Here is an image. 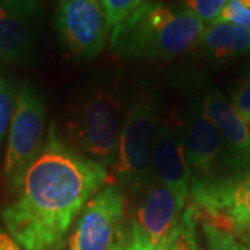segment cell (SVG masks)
Segmentation results:
<instances>
[{
	"instance_id": "6da1fadb",
	"label": "cell",
	"mask_w": 250,
	"mask_h": 250,
	"mask_svg": "<svg viewBox=\"0 0 250 250\" xmlns=\"http://www.w3.org/2000/svg\"><path fill=\"white\" fill-rule=\"evenodd\" d=\"M106 181L107 168L68 146L52 124L1 220L24 250H62L72 221Z\"/></svg>"
},
{
	"instance_id": "7a4b0ae2",
	"label": "cell",
	"mask_w": 250,
	"mask_h": 250,
	"mask_svg": "<svg viewBox=\"0 0 250 250\" xmlns=\"http://www.w3.org/2000/svg\"><path fill=\"white\" fill-rule=\"evenodd\" d=\"M205 27L190 11L152 0L111 29L110 45L126 60H171L195 47Z\"/></svg>"
},
{
	"instance_id": "3957f363",
	"label": "cell",
	"mask_w": 250,
	"mask_h": 250,
	"mask_svg": "<svg viewBox=\"0 0 250 250\" xmlns=\"http://www.w3.org/2000/svg\"><path fill=\"white\" fill-rule=\"evenodd\" d=\"M124 102L121 93L107 86L89 89L74 107L70 132L82 154L103 167L116 163Z\"/></svg>"
},
{
	"instance_id": "277c9868",
	"label": "cell",
	"mask_w": 250,
	"mask_h": 250,
	"mask_svg": "<svg viewBox=\"0 0 250 250\" xmlns=\"http://www.w3.org/2000/svg\"><path fill=\"white\" fill-rule=\"evenodd\" d=\"M157 103L149 93L131 102L124 116L118 152L113 168L120 184L139 192L152 184L153 154L159 132Z\"/></svg>"
},
{
	"instance_id": "5b68a950",
	"label": "cell",
	"mask_w": 250,
	"mask_h": 250,
	"mask_svg": "<svg viewBox=\"0 0 250 250\" xmlns=\"http://www.w3.org/2000/svg\"><path fill=\"white\" fill-rule=\"evenodd\" d=\"M46 104L41 92L22 83L16 95L4 159V182L10 192L20 189L28 168L43 149Z\"/></svg>"
},
{
	"instance_id": "8992f818",
	"label": "cell",
	"mask_w": 250,
	"mask_h": 250,
	"mask_svg": "<svg viewBox=\"0 0 250 250\" xmlns=\"http://www.w3.org/2000/svg\"><path fill=\"white\" fill-rule=\"evenodd\" d=\"M189 197L215 225L231 232L250 228V167L190 179Z\"/></svg>"
},
{
	"instance_id": "52a82bcc",
	"label": "cell",
	"mask_w": 250,
	"mask_h": 250,
	"mask_svg": "<svg viewBox=\"0 0 250 250\" xmlns=\"http://www.w3.org/2000/svg\"><path fill=\"white\" fill-rule=\"evenodd\" d=\"M56 28L64 47L81 60L102 53L110 31L102 0H59Z\"/></svg>"
},
{
	"instance_id": "ba28073f",
	"label": "cell",
	"mask_w": 250,
	"mask_h": 250,
	"mask_svg": "<svg viewBox=\"0 0 250 250\" xmlns=\"http://www.w3.org/2000/svg\"><path fill=\"white\" fill-rule=\"evenodd\" d=\"M125 205L124 190L106 185L83 207L70 239V250H110L121 221Z\"/></svg>"
},
{
	"instance_id": "9c48e42d",
	"label": "cell",
	"mask_w": 250,
	"mask_h": 250,
	"mask_svg": "<svg viewBox=\"0 0 250 250\" xmlns=\"http://www.w3.org/2000/svg\"><path fill=\"white\" fill-rule=\"evenodd\" d=\"M42 10L36 0H0V60L25 64L35 56Z\"/></svg>"
},
{
	"instance_id": "30bf717a",
	"label": "cell",
	"mask_w": 250,
	"mask_h": 250,
	"mask_svg": "<svg viewBox=\"0 0 250 250\" xmlns=\"http://www.w3.org/2000/svg\"><path fill=\"white\" fill-rule=\"evenodd\" d=\"M184 147L190 168V179L217 174V166L225 163V146L214 123L206 114L203 104L193 106L184 126Z\"/></svg>"
},
{
	"instance_id": "8fae6325",
	"label": "cell",
	"mask_w": 250,
	"mask_h": 250,
	"mask_svg": "<svg viewBox=\"0 0 250 250\" xmlns=\"http://www.w3.org/2000/svg\"><path fill=\"white\" fill-rule=\"evenodd\" d=\"M206 114L214 123L225 146V164L231 171L250 167V138L245 120L232 103L218 90H210L203 99Z\"/></svg>"
},
{
	"instance_id": "7c38bea8",
	"label": "cell",
	"mask_w": 250,
	"mask_h": 250,
	"mask_svg": "<svg viewBox=\"0 0 250 250\" xmlns=\"http://www.w3.org/2000/svg\"><path fill=\"white\" fill-rule=\"evenodd\" d=\"M154 177L168 187L185 207L190 188V168L187 160L182 136L166 123L159 126L154 154Z\"/></svg>"
},
{
	"instance_id": "4fadbf2b",
	"label": "cell",
	"mask_w": 250,
	"mask_h": 250,
	"mask_svg": "<svg viewBox=\"0 0 250 250\" xmlns=\"http://www.w3.org/2000/svg\"><path fill=\"white\" fill-rule=\"evenodd\" d=\"M184 208L170 188L154 177L146 188L143 203L138 211V223L135 224L154 246L164 248L170 233L178 225Z\"/></svg>"
},
{
	"instance_id": "5bb4252c",
	"label": "cell",
	"mask_w": 250,
	"mask_h": 250,
	"mask_svg": "<svg viewBox=\"0 0 250 250\" xmlns=\"http://www.w3.org/2000/svg\"><path fill=\"white\" fill-rule=\"evenodd\" d=\"M195 47L210 62H229L250 52V29L214 21L205 27Z\"/></svg>"
},
{
	"instance_id": "9a60e30c",
	"label": "cell",
	"mask_w": 250,
	"mask_h": 250,
	"mask_svg": "<svg viewBox=\"0 0 250 250\" xmlns=\"http://www.w3.org/2000/svg\"><path fill=\"white\" fill-rule=\"evenodd\" d=\"M197 210L188 206L182 211L178 225L170 233L163 250H203L196 238Z\"/></svg>"
},
{
	"instance_id": "2e32d148",
	"label": "cell",
	"mask_w": 250,
	"mask_h": 250,
	"mask_svg": "<svg viewBox=\"0 0 250 250\" xmlns=\"http://www.w3.org/2000/svg\"><path fill=\"white\" fill-rule=\"evenodd\" d=\"M203 233L208 250H248V246H243L233 233L225 228H221L214 223L205 220L202 224Z\"/></svg>"
},
{
	"instance_id": "e0dca14e",
	"label": "cell",
	"mask_w": 250,
	"mask_h": 250,
	"mask_svg": "<svg viewBox=\"0 0 250 250\" xmlns=\"http://www.w3.org/2000/svg\"><path fill=\"white\" fill-rule=\"evenodd\" d=\"M147 1L152 0H102L108 29H113L118 24H121L125 18L129 17Z\"/></svg>"
},
{
	"instance_id": "ac0fdd59",
	"label": "cell",
	"mask_w": 250,
	"mask_h": 250,
	"mask_svg": "<svg viewBox=\"0 0 250 250\" xmlns=\"http://www.w3.org/2000/svg\"><path fill=\"white\" fill-rule=\"evenodd\" d=\"M14 104H16V98H14L13 86L3 71L0 70V143L4 139L6 132L10 128Z\"/></svg>"
},
{
	"instance_id": "d6986e66",
	"label": "cell",
	"mask_w": 250,
	"mask_h": 250,
	"mask_svg": "<svg viewBox=\"0 0 250 250\" xmlns=\"http://www.w3.org/2000/svg\"><path fill=\"white\" fill-rule=\"evenodd\" d=\"M229 0H182V9L190 11L205 24L215 21Z\"/></svg>"
},
{
	"instance_id": "ffe728a7",
	"label": "cell",
	"mask_w": 250,
	"mask_h": 250,
	"mask_svg": "<svg viewBox=\"0 0 250 250\" xmlns=\"http://www.w3.org/2000/svg\"><path fill=\"white\" fill-rule=\"evenodd\" d=\"M215 21L231 22V24H235L238 27L250 29V10L245 7L239 0H229Z\"/></svg>"
},
{
	"instance_id": "44dd1931",
	"label": "cell",
	"mask_w": 250,
	"mask_h": 250,
	"mask_svg": "<svg viewBox=\"0 0 250 250\" xmlns=\"http://www.w3.org/2000/svg\"><path fill=\"white\" fill-rule=\"evenodd\" d=\"M232 106L243 120L250 116V77L233 93Z\"/></svg>"
},
{
	"instance_id": "7402d4cb",
	"label": "cell",
	"mask_w": 250,
	"mask_h": 250,
	"mask_svg": "<svg viewBox=\"0 0 250 250\" xmlns=\"http://www.w3.org/2000/svg\"><path fill=\"white\" fill-rule=\"evenodd\" d=\"M126 250H163V248L154 246L152 242L147 239V236L141 231V228L134 224L131 231V242L128 243Z\"/></svg>"
},
{
	"instance_id": "603a6c76",
	"label": "cell",
	"mask_w": 250,
	"mask_h": 250,
	"mask_svg": "<svg viewBox=\"0 0 250 250\" xmlns=\"http://www.w3.org/2000/svg\"><path fill=\"white\" fill-rule=\"evenodd\" d=\"M0 250H24L17 242L14 241L9 232L0 228Z\"/></svg>"
},
{
	"instance_id": "cb8c5ba5",
	"label": "cell",
	"mask_w": 250,
	"mask_h": 250,
	"mask_svg": "<svg viewBox=\"0 0 250 250\" xmlns=\"http://www.w3.org/2000/svg\"><path fill=\"white\" fill-rule=\"evenodd\" d=\"M110 250H126V246H125L124 242L121 241V239H118Z\"/></svg>"
},
{
	"instance_id": "d4e9b609",
	"label": "cell",
	"mask_w": 250,
	"mask_h": 250,
	"mask_svg": "<svg viewBox=\"0 0 250 250\" xmlns=\"http://www.w3.org/2000/svg\"><path fill=\"white\" fill-rule=\"evenodd\" d=\"M245 124H246V129H248V134L250 138V116L248 118H245Z\"/></svg>"
},
{
	"instance_id": "484cf974",
	"label": "cell",
	"mask_w": 250,
	"mask_h": 250,
	"mask_svg": "<svg viewBox=\"0 0 250 250\" xmlns=\"http://www.w3.org/2000/svg\"><path fill=\"white\" fill-rule=\"evenodd\" d=\"M242 4L245 6V7H248V9L250 10V0H239Z\"/></svg>"
},
{
	"instance_id": "4316f807",
	"label": "cell",
	"mask_w": 250,
	"mask_h": 250,
	"mask_svg": "<svg viewBox=\"0 0 250 250\" xmlns=\"http://www.w3.org/2000/svg\"><path fill=\"white\" fill-rule=\"evenodd\" d=\"M246 239H248V242H249V248H250V228L246 231Z\"/></svg>"
},
{
	"instance_id": "83f0119b",
	"label": "cell",
	"mask_w": 250,
	"mask_h": 250,
	"mask_svg": "<svg viewBox=\"0 0 250 250\" xmlns=\"http://www.w3.org/2000/svg\"><path fill=\"white\" fill-rule=\"evenodd\" d=\"M248 250H250V248H249V246H248Z\"/></svg>"
}]
</instances>
